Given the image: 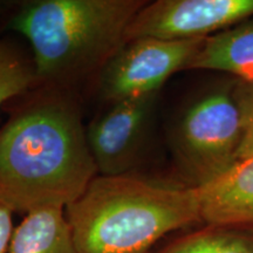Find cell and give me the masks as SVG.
<instances>
[{
    "label": "cell",
    "mask_w": 253,
    "mask_h": 253,
    "mask_svg": "<svg viewBox=\"0 0 253 253\" xmlns=\"http://www.w3.org/2000/svg\"><path fill=\"white\" fill-rule=\"evenodd\" d=\"M99 175L78 110L31 107L0 130V204L12 212L66 209Z\"/></svg>",
    "instance_id": "obj_1"
},
{
    "label": "cell",
    "mask_w": 253,
    "mask_h": 253,
    "mask_svg": "<svg viewBox=\"0 0 253 253\" xmlns=\"http://www.w3.org/2000/svg\"><path fill=\"white\" fill-rule=\"evenodd\" d=\"M65 212L79 253H147L173 231L202 223L196 186L130 173L97 175Z\"/></svg>",
    "instance_id": "obj_2"
},
{
    "label": "cell",
    "mask_w": 253,
    "mask_h": 253,
    "mask_svg": "<svg viewBox=\"0 0 253 253\" xmlns=\"http://www.w3.org/2000/svg\"><path fill=\"white\" fill-rule=\"evenodd\" d=\"M140 0H36L12 17L8 27L33 50L41 80H68L101 71L126 43Z\"/></svg>",
    "instance_id": "obj_3"
},
{
    "label": "cell",
    "mask_w": 253,
    "mask_h": 253,
    "mask_svg": "<svg viewBox=\"0 0 253 253\" xmlns=\"http://www.w3.org/2000/svg\"><path fill=\"white\" fill-rule=\"evenodd\" d=\"M244 130L238 84L210 91L186 109L177 126L173 147L192 185L216 178L238 161Z\"/></svg>",
    "instance_id": "obj_4"
},
{
    "label": "cell",
    "mask_w": 253,
    "mask_h": 253,
    "mask_svg": "<svg viewBox=\"0 0 253 253\" xmlns=\"http://www.w3.org/2000/svg\"><path fill=\"white\" fill-rule=\"evenodd\" d=\"M205 39L141 38L126 42L100 71V93L109 102L156 95L168 79L185 71Z\"/></svg>",
    "instance_id": "obj_5"
},
{
    "label": "cell",
    "mask_w": 253,
    "mask_h": 253,
    "mask_svg": "<svg viewBox=\"0 0 253 253\" xmlns=\"http://www.w3.org/2000/svg\"><path fill=\"white\" fill-rule=\"evenodd\" d=\"M251 17L253 0H158L136 14L126 42L141 38L207 39Z\"/></svg>",
    "instance_id": "obj_6"
},
{
    "label": "cell",
    "mask_w": 253,
    "mask_h": 253,
    "mask_svg": "<svg viewBox=\"0 0 253 253\" xmlns=\"http://www.w3.org/2000/svg\"><path fill=\"white\" fill-rule=\"evenodd\" d=\"M155 96L113 103L88 126L87 142L99 175H125L135 166Z\"/></svg>",
    "instance_id": "obj_7"
},
{
    "label": "cell",
    "mask_w": 253,
    "mask_h": 253,
    "mask_svg": "<svg viewBox=\"0 0 253 253\" xmlns=\"http://www.w3.org/2000/svg\"><path fill=\"white\" fill-rule=\"evenodd\" d=\"M196 188L205 225L253 227V158L238 161Z\"/></svg>",
    "instance_id": "obj_8"
},
{
    "label": "cell",
    "mask_w": 253,
    "mask_h": 253,
    "mask_svg": "<svg viewBox=\"0 0 253 253\" xmlns=\"http://www.w3.org/2000/svg\"><path fill=\"white\" fill-rule=\"evenodd\" d=\"M192 69L230 73L242 82L253 84V23L207 38L185 71Z\"/></svg>",
    "instance_id": "obj_9"
},
{
    "label": "cell",
    "mask_w": 253,
    "mask_h": 253,
    "mask_svg": "<svg viewBox=\"0 0 253 253\" xmlns=\"http://www.w3.org/2000/svg\"><path fill=\"white\" fill-rule=\"evenodd\" d=\"M8 253H79L65 209L32 211L14 229Z\"/></svg>",
    "instance_id": "obj_10"
},
{
    "label": "cell",
    "mask_w": 253,
    "mask_h": 253,
    "mask_svg": "<svg viewBox=\"0 0 253 253\" xmlns=\"http://www.w3.org/2000/svg\"><path fill=\"white\" fill-rule=\"evenodd\" d=\"M158 253H253V227L205 225L173 240Z\"/></svg>",
    "instance_id": "obj_11"
},
{
    "label": "cell",
    "mask_w": 253,
    "mask_h": 253,
    "mask_svg": "<svg viewBox=\"0 0 253 253\" xmlns=\"http://www.w3.org/2000/svg\"><path fill=\"white\" fill-rule=\"evenodd\" d=\"M38 80L33 62H28L14 48L0 42V108L6 101L24 93Z\"/></svg>",
    "instance_id": "obj_12"
},
{
    "label": "cell",
    "mask_w": 253,
    "mask_h": 253,
    "mask_svg": "<svg viewBox=\"0 0 253 253\" xmlns=\"http://www.w3.org/2000/svg\"><path fill=\"white\" fill-rule=\"evenodd\" d=\"M238 91L245 115L244 138L238 154V161H242L253 158V84L240 81Z\"/></svg>",
    "instance_id": "obj_13"
},
{
    "label": "cell",
    "mask_w": 253,
    "mask_h": 253,
    "mask_svg": "<svg viewBox=\"0 0 253 253\" xmlns=\"http://www.w3.org/2000/svg\"><path fill=\"white\" fill-rule=\"evenodd\" d=\"M9 209L0 204V253H7L13 236V221Z\"/></svg>",
    "instance_id": "obj_14"
}]
</instances>
